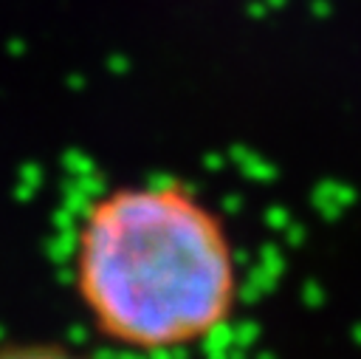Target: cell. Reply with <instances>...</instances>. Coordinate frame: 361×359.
<instances>
[{
    "instance_id": "6da1fadb",
    "label": "cell",
    "mask_w": 361,
    "mask_h": 359,
    "mask_svg": "<svg viewBox=\"0 0 361 359\" xmlns=\"http://www.w3.org/2000/svg\"><path fill=\"white\" fill-rule=\"evenodd\" d=\"M240 286L226 218L183 178L113 184L76 218L71 288L116 351L164 356L206 345L231 325Z\"/></svg>"
},
{
    "instance_id": "7a4b0ae2",
    "label": "cell",
    "mask_w": 361,
    "mask_h": 359,
    "mask_svg": "<svg viewBox=\"0 0 361 359\" xmlns=\"http://www.w3.org/2000/svg\"><path fill=\"white\" fill-rule=\"evenodd\" d=\"M0 359H87V356L59 339H6L0 342Z\"/></svg>"
}]
</instances>
